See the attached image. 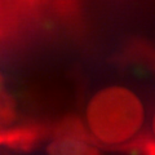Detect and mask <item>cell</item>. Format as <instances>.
Segmentation results:
<instances>
[{
	"label": "cell",
	"mask_w": 155,
	"mask_h": 155,
	"mask_svg": "<svg viewBox=\"0 0 155 155\" xmlns=\"http://www.w3.org/2000/svg\"><path fill=\"white\" fill-rule=\"evenodd\" d=\"M92 136L109 151L136 155L149 122L146 104L137 91L114 84L97 91L87 106Z\"/></svg>",
	"instance_id": "cell-1"
},
{
	"label": "cell",
	"mask_w": 155,
	"mask_h": 155,
	"mask_svg": "<svg viewBox=\"0 0 155 155\" xmlns=\"http://www.w3.org/2000/svg\"><path fill=\"white\" fill-rule=\"evenodd\" d=\"M136 155H155V107L149 115L146 132Z\"/></svg>",
	"instance_id": "cell-2"
}]
</instances>
